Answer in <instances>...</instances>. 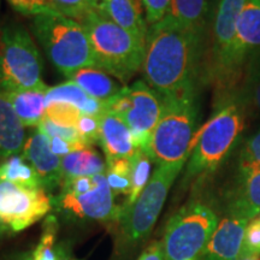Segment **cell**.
Listing matches in <instances>:
<instances>
[{
  "mask_svg": "<svg viewBox=\"0 0 260 260\" xmlns=\"http://www.w3.org/2000/svg\"><path fill=\"white\" fill-rule=\"evenodd\" d=\"M57 11L65 17L81 22L93 10H98L92 0H52Z\"/></svg>",
  "mask_w": 260,
  "mask_h": 260,
  "instance_id": "cell-31",
  "label": "cell"
},
{
  "mask_svg": "<svg viewBox=\"0 0 260 260\" xmlns=\"http://www.w3.org/2000/svg\"><path fill=\"white\" fill-rule=\"evenodd\" d=\"M148 25L161 21L167 15L171 0H141Z\"/></svg>",
  "mask_w": 260,
  "mask_h": 260,
  "instance_id": "cell-37",
  "label": "cell"
},
{
  "mask_svg": "<svg viewBox=\"0 0 260 260\" xmlns=\"http://www.w3.org/2000/svg\"><path fill=\"white\" fill-rule=\"evenodd\" d=\"M183 167L184 164L157 165L138 200L121 214L122 237L126 245H138L149 235L167 201L170 188Z\"/></svg>",
  "mask_w": 260,
  "mask_h": 260,
  "instance_id": "cell-8",
  "label": "cell"
},
{
  "mask_svg": "<svg viewBox=\"0 0 260 260\" xmlns=\"http://www.w3.org/2000/svg\"><path fill=\"white\" fill-rule=\"evenodd\" d=\"M130 165H132V190L128 195V199L122 206L121 214L133 206L151 180L152 159L144 148L136 149L134 155L130 158Z\"/></svg>",
  "mask_w": 260,
  "mask_h": 260,
  "instance_id": "cell-26",
  "label": "cell"
},
{
  "mask_svg": "<svg viewBox=\"0 0 260 260\" xmlns=\"http://www.w3.org/2000/svg\"><path fill=\"white\" fill-rule=\"evenodd\" d=\"M246 0H218L212 12L211 51L207 76L218 87L236 35V25Z\"/></svg>",
  "mask_w": 260,
  "mask_h": 260,
  "instance_id": "cell-12",
  "label": "cell"
},
{
  "mask_svg": "<svg viewBox=\"0 0 260 260\" xmlns=\"http://www.w3.org/2000/svg\"><path fill=\"white\" fill-rule=\"evenodd\" d=\"M58 232L57 219L53 216L47 217L44 223L40 241L28 260H58L56 239Z\"/></svg>",
  "mask_w": 260,
  "mask_h": 260,
  "instance_id": "cell-29",
  "label": "cell"
},
{
  "mask_svg": "<svg viewBox=\"0 0 260 260\" xmlns=\"http://www.w3.org/2000/svg\"><path fill=\"white\" fill-rule=\"evenodd\" d=\"M52 200L44 188H29L0 180V219L12 233L27 229L44 218Z\"/></svg>",
  "mask_w": 260,
  "mask_h": 260,
  "instance_id": "cell-11",
  "label": "cell"
},
{
  "mask_svg": "<svg viewBox=\"0 0 260 260\" xmlns=\"http://www.w3.org/2000/svg\"><path fill=\"white\" fill-rule=\"evenodd\" d=\"M218 225L211 207L191 201L177 211L167 224L162 240L164 260H195Z\"/></svg>",
  "mask_w": 260,
  "mask_h": 260,
  "instance_id": "cell-7",
  "label": "cell"
},
{
  "mask_svg": "<svg viewBox=\"0 0 260 260\" xmlns=\"http://www.w3.org/2000/svg\"><path fill=\"white\" fill-rule=\"evenodd\" d=\"M0 180L29 188H42L37 171L23 155H12L0 164Z\"/></svg>",
  "mask_w": 260,
  "mask_h": 260,
  "instance_id": "cell-25",
  "label": "cell"
},
{
  "mask_svg": "<svg viewBox=\"0 0 260 260\" xmlns=\"http://www.w3.org/2000/svg\"><path fill=\"white\" fill-rule=\"evenodd\" d=\"M88 34L98 68L122 83L142 69L146 41L119 27L99 10L80 22Z\"/></svg>",
  "mask_w": 260,
  "mask_h": 260,
  "instance_id": "cell-4",
  "label": "cell"
},
{
  "mask_svg": "<svg viewBox=\"0 0 260 260\" xmlns=\"http://www.w3.org/2000/svg\"><path fill=\"white\" fill-rule=\"evenodd\" d=\"M138 260H164V247L162 242L155 241L151 243L147 248L142 252Z\"/></svg>",
  "mask_w": 260,
  "mask_h": 260,
  "instance_id": "cell-39",
  "label": "cell"
},
{
  "mask_svg": "<svg viewBox=\"0 0 260 260\" xmlns=\"http://www.w3.org/2000/svg\"><path fill=\"white\" fill-rule=\"evenodd\" d=\"M69 79L88 95L105 103L115 98L124 87L113 80L111 75L98 68H84L71 75Z\"/></svg>",
  "mask_w": 260,
  "mask_h": 260,
  "instance_id": "cell-23",
  "label": "cell"
},
{
  "mask_svg": "<svg viewBox=\"0 0 260 260\" xmlns=\"http://www.w3.org/2000/svg\"><path fill=\"white\" fill-rule=\"evenodd\" d=\"M81 115L82 113L80 110L69 103H51L45 109V118L58 125L71 126V128H76Z\"/></svg>",
  "mask_w": 260,
  "mask_h": 260,
  "instance_id": "cell-30",
  "label": "cell"
},
{
  "mask_svg": "<svg viewBox=\"0 0 260 260\" xmlns=\"http://www.w3.org/2000/svg\"><path fill=\"white\" fill-rule=\"evenodd\" d=\"M10 6L19 14L35 17L47 14H59L52 0H6Z\"/></svg>",
  "mask_w": 260,
  "mask_h": 260,
  "instance_id": "cell-32",
  "label": "cell"
},
{
  "mask_svg": "<svg viewBox=\"0 0 260 260\" xmlns=\"http://www.w3.org/2000/svg\"><path fill=\"white\" fill-rule=\"evenodd\" d=\"M56 102L69 103L76 106L82 115L102 117L107 112V103L88 95L73 81H68L47 89L46 105Z\"/></svg>",
  "mask_w": 260,
  "mask_h": 260,
  "instance_id": "cell-21",
  "label": "cell"
},
{
  "mask_svg": "<svg viewBox=\"0 0 260 260\" xmlns=\"http://www.w3.org/2000/svg\"><path fill=\"white\" fill-rule=\"evenodd\" d=\"M105 176L113 194L129 195L132 190V165L130 158L106 160Z\"/></svg>",
  "mask_w": 260,
  "mask_h": 260,
  "instance_id": "cell-28",
  "label": "cell"
},
{
  "mask_svg": "<svg viewBox=\"0 0 260 260\" xmlns=\"http://www.w3.org/2000/svg\"><path fill=\"white\" fill-rule=\"evenodd\" d=\"M56 204L61 211L83 220L113 222L121 218L122 207L115 203V194L107 183L105 174L96 175V183L84 193L60 191Z\"/></svg>",
  "mask_w": 260,
  "mask_h": 260,
  "instance_id": "cell-13",
  "label": "cell"
},
{
  "mask_svg": "<svg viewBox=\"0 0 260 260\" xmlns=\"http://www.w3.org/2000/svg\"><path fill=\"white\" fill-rule=\"evenodd\" d=\"M249 220L230 214L224 217L204 249L205 260H237Z\"/></svg>",
  "mask_w": 260,
  "mask_h": 260,
  "instance_id": "cell-15",
  "label": "cell"
},
{
  "mask_svg": "<svg viewBox=\"0 0 260 260\" xmlns=\"http://www.w3.org/2000/svg\"><path fill=\"white\" fill-rule=\"evenodd\" d=\"M22 155L37 171L45 190H52L63 182L61 158L52 152L50 138L35 132L25 140Z\"/></svg>",
  "mask_w": 260,
  "mask_h": 260,
  "instance_id": "cell-14",
  "label": "cell"
},
{
  "mask_svg": "<svg viewBox=\"0 0 260 260\" xmlns=\"http://www.w3.org/2000/svg\"><path fill=\"white\" fill-rule=\"evenodd\" d=\"M98 10L121 28L146 41L149 27L141 0H99Z\"/></svg>",
  "mask_w": 260,
  "mask_h": 260,
  "instance_id": "cell-17",
  "label": "cell"
},
{
  "mask_svg": "<svg viewBox=\"0 0 260 260\" xmlns=\"http://www.w3.org/2000/svg\"><path fill=\"white\" fill-rule=\"evenodd\" d=\"M247 109L239 93L224 98L210 121L195 138L186 170V180L210 174L233 151L246 128Z\"/></svg>",
  "mask_w": 260,
  "mask_h": 260,
  "instance_id": "cell-2",
  "label": "cell"
},
{
  "mask_svg": "<svg viewBox=\"0 0 260 260\" xmlns=\"http://www.w3.org/2000/svg\"><path fill=\"white\" fill-rule=\"evenodd\" d=\"M30 29L51 63L65 76L98 68L88 34L80 22L61 14L40 15L32 17Z\"/></svg>",
  "mask_w": 260,
  "mask_h": 260,
  "instance_id": "cell-5",
  "label": "cell"
},
{
  "mask_svg": "<svg viewBox=\"0 0 260 260\" xmlns=\"http://www.w3.org/2000/svg\"><path fill=\"white\" fill-rule=\"evenodd\" d=\"M38 130L41 132L42 134L47 135L48 138H60L63 140L70 142H83V144L88 145L80 135L79 130L76 128H71V126H63L58 125L56 123L48 121L44 117V119L38 125ZM89 146V145H88ZM90 147V146H89Z\"/></svg>",
  "mask_w": 260,
  "mask_h": 260,
  "instance_id": "cell-34",
  "label": "cell"
},
{
  "mask_svg": "<svg viewBox=\"0 0 260 260\" xmlns=\"http://www.w3.org/2000/svg\"><path fill=\"white\" fill-rule=\"evenodd\" d=\"M4 230H6V228L4 226V224H3L2 219H0V233H2V232H4Z\"/></svg>",
  "mask_w": 260,
  "mask_h": 260,
  "instance_id": "cell-42",
  "label": "cell"
},
{
  "mask_svg": "<svg viewBox=\"0 0 260 260\" xmlns=\"http://www.w3.org/2000/svg\"><path fill=\"white\" fill-rule=\"evenodd\" d=\"M57 255H58V260H79L75 258V256H73L69 249H68L64 245H60L58 247Z\"/></svg>",
  "mask_w": 260,
  "mask_h": 260,
  "instance_id": "cell-40",
  "label": "cell"
},
{
  "mask_svg": "<svg viewBox=\"0 0 260 260\" xmlns=\"http://www.w3.org/2000/svg\"><path fill=\"white\" fill-rule=\"evenodd\" d=\"M61 170L63 180L80 176H95L105 174L106 164L100 154L89 147L73 152L61 158Z\"/></svg>",
  "mask_w": 260,
  "mask_h": 260,
  "instance_id": "cell-24",
  "label": "cell"
},
{
  "mask_svg": "<svg viewBox=\"0 0 260 260\" xmlns=\"http://www.w3.org/2000/svg\"><path fill=\"white\" fill-rule=\"evenodd\" d=\"M103 117V116H102ZM102 117L81 115L77 122L76 129L79 130L80 135L89 146L99 142L100 139V118Z\"/></svg>",
  "mask_w": 260,
  "mask_h": 260,
  "instance_id": "cell-36",
  "label": "cell"
},
{
  "mask_svg": "<svg viewBox=\"0 0 260 260\" xmlns=\"http://www.w3.org/2000/svg\"><path fill=\"white\" fill-rule=\"evenodd\" d=\"M47 89L48 87L5 93L24 126H38L44 119Z\"/></svg>",
  "mask_w": 260,
  "mask_h": 260,
  "instance_id": "cell-22",
  "label": "cell"
},
{
  "mask_svg": "<svg viewBox=\"0 0 260 260\" xmlns=\"http://www.w3.org/2000/svg\"><path fill=\"white\" fill-rule=\"evenodd\" d=\"M211 6V0H171L164 18L178 27L205 35Z\"/></svg>",
  "mask_w": 260,
  "mask_h": 260,
  "instance_id": "cell-19",
  "label": "cell"
},
{
  "mask_svg": "<svg viewBox=\"0 0 260 260\" xmlns=\"http://www.w3.org/2000/svg\"><path fill=\"white\" fill-rule=\"evenodd\" d=\"M107 111L128 125L136 148L146 149L161 116L162 98L146 81L139 80L109 100Z\"/></svg>",
  "mask_w": 260,
  "mask_h": 260,
  "instance_id": "cell-9",
  "label": "cell"
},
{
  "mask_svg": "<svg viewBox=\"0 0 260 260\" xmlns=\"http://www.w3.org/2000/svg\"><path fill=\"white\" fill-rule=\"evenodd\" d=\"M258 217H259V218H260V214H259V216H258Z\"/></svg>",
  "mask_w": 260,
  "mask_h": 260,
  "instance_id": "cell-44",
  "label": "cell"
},
{
  "mask_svg": "<svg viewBox=\"0 0 260 260\" xmlns=\"http://www.w3.org/2000/svg\"><path fill=\"white\" fill-rule=\"evenodd\" d=\"M42 81V60L30 34L21 24L0 29V90L46 88Z\"/></svg>",
  "mask_w": 260,
  "mask_h": 260,
  "instance_id": "cell-6",
  "label": "cell"
},
{
  "mask_svg": "<svg viewBox=\"0 0 260 260\" xmlns=\"http://www.w3.org/2000/svg\"><path fill=\"white\" fill-rule=\"evenodd\" d=\"M199 106L197 89L162 98V112L147 148L157 165L186 164L195 145Z\"/></svg>",
  "mask_w": 260,
  "mask_h": 260,
  "instance_id": "cell-3",
  "label": "cell"
},
{
  "mask_svg": "<svg viewBox=\"0 0 260 260\" xmlns=\"http://www.w3.org/2000/svg\"><path fill=\"white\" fill-rule=\"evenodd\" d=\"M260 256V218L255 217L246 226L240 256Z\"/></svg>",
  "mask_w": 260,
  "mask_h": 260,
  "instance_id": "cell-35",
  "label": "cell"
},
{
  "mask_svg": "<svg viewBox=\"0 0 260 260\" xmlns=\"http://www.w3.org/2000/svg\"><path fill=\"white\" fill-rule=\"evenodd\" d=\"M260 56V0H246L236 25V35L230 50L218 88L232 92L241 83L249 61Z\"/></svg>",
  "mask_w": 260,
  "mask_h": 260,
  "instance_id": "cell-10",
  "label": "cell"
},
{
  "mask_svg": "<svg viewBox=\"0 0 260 260\" xmlns=\"http://www.w3.org/2000/svg\"><path fill=\"white\" fill-rule=\"evenodd\" d=\"M237 93L247 112L260 116V56L249 61Z\"/></svg>",
  "mask_w": 260,
  "mask_h": 260,
  "instance_id": "cell-27",
  "label": "cell"
},
{
  "mask_svg": "<svg viewBox=\"0 0 260 260\" xmlns=\"http://www.w3.org/2000/svg\"><path fill=\"white\" fill-rule=\"evenodd\" d=\"M239 165L240 170L260 168V128L243 144Z\"/></svg>",
  "mask_w": 260,
  "mask_h": 260,
  "instance_id": "cell-33",
  "label": "cell"
},
{
  "mask_svg": "<svg viewBox=\"0 0 260 260\" xmlns=\"http://www.w3.org/2000/svg\"><path fill=\"white\" fill-rule=\"evenodd\" d=\"M99 142L106 155V160L132 158L138 149L128 125L110 111L100 118Z\"/></svg>",
  "mask_w": 260,
  "mask_h": 260,
  "instance_id": "cell-16",
  "label": "cell"
},
{
  "mask_svg": "<svg viewBox=\"0 0 260 260\" xmlns=\"http://www.w3.org/2000/svg\"><path fill=\"white\" fill-rule=\"evenodd\" d=\"M229 213L252 220L260 214V168L240 170V181L233 199Z\"/></svg>",
  "mask_w": 260,
  "mask_h": 260,
  "instance_id": "cell-18",
  "label": "cell"
},
{
  "mask_svg": "<svg viewBox=\"0 0 260 260\" xmlns=\"http://www.w3.org/2000/svg\"><path fill=\"white\" fill-rule=\"evenodd\" d=\"M24 128L9 98L0 90V158H10L23 151Z\"/></svg>",
  "mask_w": 260,
  "mask_h": 260,
  "instance_id": "cell-20",
  "label": "cell"
},
{
  "mask_svg": "<svg viewBox=\"0 0 260 260\" xmlns=\"http://www.w3.org/2000/svg\"><path fill=\"white\" fill-rule=\"evenodd\" d=\"M237 260H260V256H254V255H248V256H239Z\"/></svg>",
  "mask_w": 260,
  "mask_h": 260,
  "instance_id": "cell-41",
  "label": "cell"
},
{
  "mask_svg": "<svg viewBox=\"0 0 260 260\" xmlns=\"http://www.w3.org/2000/svg\"><path fill=\"white\" fill-rule=\"evenodd\" d=\"M50 146L52 152L59 158H64L65 155L73 153V152L89 148V146L83 142H70L60 138H50Z\"/></svg>",
  "mask_w": 260,
  "mask_h": 260,
  "instance_id": "cell-38",
  "label": "cell"
},
{
  "mask_svg": "<svg viewBox=\"0 0 260 260\" xmlns=\"http://www.w3.org/2000/svg\"><path fill=\"white\" fill-rule=\"evenodd\" d=\"M205 35L162 18L149 25L142 74L161 98L197 89Z\"/></svg>",
  "mask_w": 260,
  "mask_h": 260,
  "instance_id": "cell-1",
  "label": "cell"
},
{
  "mask_svg": "<svg viewBox=\"0 0 260 260\" xmlns=\"http://www.w3.org/2000/svg\"><path fill=\"white\" fill-rule=\"evenodd\" d=\"M92 2L96 5V8H98V5H99V0H92Z\"/></svg>",
  "mask_w": 260,
  "mask_h": 260,
  "instance_id": "cell-43",
  "label": "cell"
}]
</instances>
